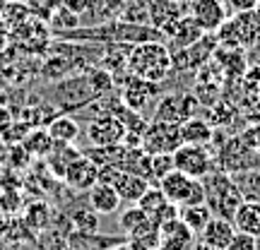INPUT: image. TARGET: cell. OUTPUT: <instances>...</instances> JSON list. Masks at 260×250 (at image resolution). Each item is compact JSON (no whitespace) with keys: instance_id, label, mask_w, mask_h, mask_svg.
Instances as JSON below:
<instances>
[{"instance_id":"1","label":"cell","mask_w":260,"mask_h":250,"mask_svg":"<svg viewBox=\"0 0 260 250\" xmlns=\"http://www.w3.org/2000/svg\"><path fill=\"white\" fill-rule=\"evenodd\" d=\"M174 70L171 48L164 41H145L128 51V73L147 82L161 84Z\"/></svg>"},{"instance_id":"2","label":"cell","mask_w":260,"mask_h":250,"mask_svg":"<svg viewBox=\"0 0 260 250\" xmlns=\"http://www.w3.org/2000/svg\"><path fill=\"white\" fill-rule=\"evenodd\" d=\"M205 186V202L212 209L214 217L222 219H234L236 209L241 207L243 195L239 190V186L234 183L232 173L226 171H212L203 178Z\"/></svg>"},{"instance_id":"3","label":"cell","mask_w":260,"mask_h":250,"mask_svg":"<svg viewBox=\"0 0 260 250\" xmlns=\"http://www.w3.org/2000/svg\"><path fill=\"white\" fill-rule=\"evenodd\" d=\"M219 46L226 48H248L253 44H258L260 39V24L258 19L253 17V10L251 12H236L232 19H226L219 31L214 34Z\"/></svg>"},{"instance_id":"4","label":"cell","mask_w":260,"mask_h":250,"mask_svg":"<svg viewBox=\"0 0 260 250\" xmlns=\"http://www.w3.org/2000/svg\"><path fill=\"white\" fill-rule=\"evenodd\" d=\"M159 190L164 193L171 204L176 207H188V204H200L205 202V186L203 181H195V178H188L186 173L181 171H171L157 183Z\"/></svg>"},{"instance_id":"5","label":"cell","mask_w":260,"mask_h":250,"mask_svg":"<svg viewBox=\"0 0 260 250\" xmlns=\"http://www.w3.org/2000/svg\"><path fill=\"white\" fill-rule=\"evenodd\" d=\"M183 145L181 139V125L176 123H161L152 121L142 135V149L152 154H174L178 147Z\"/></svg>"},{"instance_id":"6","label":"cell","mask_w":260,"mask_h":250,"mask_svg":"<svg viewBox=\"0 0 260 250\" xmlns=\"http://www.w3.org/2000/svg\"><path fill=\"white\" fill-rule=\"evenodd\" d=\"M219 48V41L214 34H205L200 41H195L186 48H178V51H171V63H174V70L178 73H186V70H200L207 65L210 58H214Z\"/></svg>"},{"instance_id":"7","label":"cell","mask_w":260,"mask_h":250,"mask_svg":"<svg viewBox=\"0 0 260 250\" xmlns=\"http://www.w3.org/2000/svg\"><path fill=\"white\" fill-rule=\"evenodd\" d=\"M200 106H203L200 99L193 96V94H178V92L164 94V96L159 99L157 109H154V121L181 125L183 121L193 118Z\"/></svg>"},{"instance_id":"8","label":"cell","mask_w":260,"mask_h":250,"mask_svg":"<svg viewBox=\"0 0 260 250\" xmlns=\"http://www.w3.org/2000/svg\"><path fill=\"white\" fill-rule=\"evenodd\" d=\"M174 157V168L186 173L188 178L203 181L207 173H212L214 159L207 147H198V145H181V147L171 154Z\"/></svg>"},{"instance_id":"9","label":"cell","mask_w":260,"mask_h":250,"mask_svg":"<svg viewBox=\"0 0 260 250\" xmlns=\"http://www.w3.org/2000/svg\"><path fill=\"white\" fill-rule=\"evenodd\" d=\"M125 135H128L125 125H123L121 118L113 116V113H96L92 121L87 123V139H89L92 147L123 145Z\"/></svg>"},{"instance_id":"10","label":"cell","mask_w":260,"mask_h":250,"mask_svg":"<svg viewBox=\"0 0 260 250\" xmlns=\"http://www.w3.org/2000/svg\"><path fill=\"white\" fill-rule=\"evenodd\" d=\"M188 15L205 29V34H217L219 27L226 22V5L222 0H190Z\"/></svg>"},{"instance_id":"11","label":"cell","mask_w":260,"mask_h":250,"mask_svg":"<svg viewBox=\"0 0 260 250\" xmlns=\"http://www.w3.org/2000/svg\"><path fill=\"white\" fill-rule=\"evenodd\" d=\"M161 34H164V39L171 41V51H178V48H186L195 41H200L205 37V29L186 12L178 19H174L171 24H167L161 29Z\"/></svg>"},{"instance_id":"12","label":"cell","mask_w":260,"mask_h":250,"mask_svg":"<svg viewBox=\"0 0 260 250\" xmlns=\"http://www.w3.org/2000/svg\"><path fill=\"white\" fill-rule=\"evenodd\" d=\"M157 92H159V84L147 82V80L135 77V75H128L125 84L121 87V96L118 99L123 101V106H128L133 111H142L149 103V99L157 96Z\"/></svg>"},{"instance_id":"13","label":"cell","mask_w":260,"mask_h":250,"mask_svg":"<svg viewBox=\"0 0 260 250\" xmlns=\"http://www.w3.org/2000/svg\"><path fill=\"white\" fill-rule=\"evenodd\" d=\"M63 181H65V186L77 190V193H89L99 183V166L89 157H84V152H82V157L68 168Z\"/></svg>"},{"instance_id":"14","label":"cell","mask_w":260,"mask_h":250,"mask_svg":"<svg viewBox=\"0 0 260 250\" xmlns=\"http://www.w3.org/2000/svg\"><path fill=\"white\" fill-rule=\"evenodd\" d=\"M159 248L157 250H193L195 233L188 229L181 219H171L164 226H159Z\"/></svg>"},{"instance_id":"15","label":"cell","mask_w":260,"mask_h":250,"mask_svg":"<svg viewBox=\"0 0 260 250\" xmlns=\"http://www.w3.org/2000/svg\"><path fill=\"white\" fill-rule=\"evenodd\" d=\"M236 236V226L232 219H222V217H212L210 224L205 226V231L200 233V241L210 250H226L229 243Z\"/></svg>"},{"instance_id":"16","label":"cell","mask_w":260,"mask_h":250,"mask_svg":"<svg viewBox=\"0 0 260 250\" xmlns=\"http://www.w3.org/2000/svg\"><path fill=\"white\" fill-rule=\"evenodd\" d=\"M87 202H89V209L94 214H102V217H109V214H116L121 209V195L116 193V188L109 186V183H96V186L87 193Z\"/></svg>"},{"instance_id":"17","label":"cell","mask_w":260,"mask_h":250,"mask_svg":"<svg viewBox=\"0 0 260 250\" xmlns=\"http://www.w3.org/2000/svg\"><path fill=\"white\" fill-rule=\"evenodd\" d=\"M149 27H154L157 31L171 24L174 19H178L181 15L188 12V5L174 3V0H149Z\"/></svg>"},{"instance_id":"18","label":"cell","mask_w":260,"mask_h":250,"mask_svg":"<svg viewBox=\"0 0 260 250\" xmlns=\"http://www.w3.org/2000/svg\"><path fill=\"white\" fill-rule=\"evenodd\" d=\"M214 137V128L210 121L205 118H188V121L181 123V139L183 145H198V147H207Z\"/></svg>"},{"instance_id":"19","label":"cell","mask_w":260,"mask_h":250,"mask_svg":"<svg viewBox=\"0 0 260 250\" xmlns=\"http://www.w3.org/2000/svg\"><path fill=\"white\" fill-rule=\"evenodd\" d=\"M232 222L239 233H248L253 238H260V202L243 200Z\"/></svg>"},{"instance_id":"20","label":"cell","mask_w":260,"mask_h":250,"mask_svg":"<svg viewBox=\"0 0 260 250\" xmlns=\"http://www.w3.org/2000/svg\"><path fill=\"white\" fill-rule=\"evenodd\" d=\"M80 157H82V152L75 149L73 145H53V152L46 157L48 159V168L53 171V176L56 178H65L68 168L73 166Z\"/></svg>"},{"instance_id":"21","label":"cell","mask_w":260,"mask_h":250,"mask_svg":"<svg viewBox=\"0 0 260 250\" xmlns=\"http://www.w3.org/2000/svg\"><path fill=\"white\" fill-rule=\"evenodd\" d=\"M212 217H214V214H212V209L207 207V202L188 204V207H181V212H178V219L186 224L195 236L205 231V226L210 224V219H212Z\"/></svg>"},{"instance_id":"22","label":"cell","mask_w":260,"mask_h":250,"mask_svg":"<svg viewBox=\"0 0 260 250\" xmlns=\"http://www.w3.org/2000/svg\"><path fill=\"white\" fill-rule=\"evenodd\" d=\"M48 135L53 139V145H73L80 135V125L70 116H58L48 123Z\"/></svg>"},{"instance_id":"23","label":"cell","mask_w":260,"mask_h":250,"mask_svg":"<svg viewBox=\"0 0 260 250\" xmlns=\"http://www.w3.org/2000/svg\"><path fill=\"white\" fill-rule=\"evenodd\" d=\"M234 183L239 186L243 200H251V202H260V171L248 168V171H239L232 173Z\"/></svg>"},{"instance_id":"24","label":"cell","mask_w":260,"mask_h":250,"mask_svg":"<svg viewBox=\"0 0 260 250\" xmlns=\"http://www.w3.org/2000/svg\"><path fill=\"white\" fill-rule=\"evenodd\" d=\"M24 152L31 154V157H39V159H46L51 152H53V139L48 135V130H34L29 132L24 137Z\"/></svg>"},{"instance_id":"25","label":"cell","mask_w":260,"mask_h":250,"mask_svg":"<svg viewBox=\"0 0 260 250\" xmlns=\"http://www.w3.org/2000/svg\"><path fill=\"white\" fill-rule=\"evenodd\" d=\"M24 224L31 231H44L51 224V209L46 202H31L24 212Z\"/></svg>"},{"instance_id":"26","label":"cell","mask_w":260,"mask_h":250,"mask_svg":"<svg viewBox=\"0 0 260 250\" xmlns=\"http://www.w3.org/2000/svg\"><path fill=\"white\" fill-rule=\"evenodd\" d=\"M171 171H174V157H171V154H152V157H149V166H147L149 183H152V181L159 183V181L167 176V173H171Z\"/></svg>"},{"instance_id":"27","label":"cell","mask_w":260,"mask_h":250,"mask_svg":"<svg viewBox=\"0 0 260 250\" xmlns=\"http://www.w3.org/2000/svg\"><path fill=\"white\" fill-rule=\"evenodd\" d=\"M167 202H169V200L164 197V193L159 190V186H149L147 193L140 197L138 207H140V209H142L145 214H147V217H154V214H157Z\"/></svg>"},{"instance_id":"28","label":"cell","mask_w":260,"mask_h":250,"mask_svg":"<svg viewBox=\"0 0 260 250\" xmlns=\"http://www.w3.org/2000/svg\"><path fill=\"white\" fill-rule=\"evenodd\" d=\"M29 12H31V10H29L24 3L15 0V3H8L5 8L0 10V17H3V22H5L10 29H15V27H19L22 22H27Z\"/></svg>"},{"instance_id":"29","label":"cell","mask_w":260,"mask_h":250,"mask_svg":"<svg viewBox=\"0 0 260 250\" xmlns=\"http://www.w3.org/2000/svg\"><path fill=\"white\" fill-rule=\"evenodd\" d=\"M147 219L149 217L140 209L138 204H128V207L121 212V217H118V226H121L123 231H125V236H128V233H133L140 224H145Z\"/></svg>"},{"instance_id":"30","label":"cell","mask_w":260,"mask_h":250,"mask_svg":"<svg viewBox=\"0 0 260 250\" xmlns=\"http://www.w3.org/2000/svg\"><path fill=\"white\" fill-rule=\"evenodd\" d=\"M149 0H130V5L123 12V22L130 24H147L149 27Z\"/></svg>"},{"instance_id":"31","label":"cell","mask_w":260,"mask_h":250,"mask_svg":"<svg viewBox=\"0 0 260 250\" xmlns=\"http://www.w3.org/2000/svg\"><path fill=\"white\" fill-rule=\"evenodd\" d=\"M226 250H258V238H253L248 233H239L234 236V241L229 243V248Z\"/></svg>"},{"instance_id":"32","label":"cell","mask_w":260,"mask_h":250,"mask_svg":"<svg viewBox=\"0 0 260 250\" xmlns=\"http://www.w3.org/2000/svg\"><path fill=\"white\" fill-rule=\"evenodd\" d=\"M258 5V0H232L234 12H251Z\"/></svg>"},{"instance_id":"33","label":"cell","mask_w":260,"mask_h":250,"mask_svg":"<svg viewBox=\"0 0 260 250\" xmlns=\"http://www.w3.org/2000/svg\"><path fill=\"white\" fill-rule=\"evenodd\" d=\"M8 37H10V27L3 22V17H0V51H3L5 44H8Z\"/></svg>"},{"instance_id":"34","label":"cell","mask_w":260,"mask_h":250,"mask_svg":"<svg viewBox=\"0 0 260 250\" xmlns=\"http://www.w3.org/2000/svg\"><path fill=\"white\" fill-rule=\"evenodd\" d=\"M113 250H147V248H142V245H138V243H133V241H125V243H118Z\"/></svg>"},{"instance_id":"35","label":"cell","mask_w":260,"mask_h":250,"mask_svg":"<svg viewBox=\"0 0 260 250\" xmlns=\"http://www.w3.org/2000/svg\"><path fill=\"white\" fill-rule=\"evenodd\" d=\"M253 17L258 19V24H260V3H258V5H255V8H253Z\"/></svg>"},{"instance_id":"36","label":"cell","mask_w":260,"mask_h":250,"mask_svg":"<svg viewBox=\"0 0 260 250\" xmlns=\"http://www.w3.org/2000/svg\"><path fill=\"white\" fill-rule=\"evenodd\" d=\"M174 3H181V5H188L190 0H174Z\"/></svg>"},{"instance_id":"37","label":"cell","mask_w":260,"mask_h":250,"mask_svg":"<svg viewBox=\"0 0 260 250\" xmlns=\"http://www.w3.org/2000/svg\"><path fill=\"white\" fill-rule=\"evenodd\" d=\"M258 44H260V39H258Z\"/></svg>"},{"instance_id":"38","label":"cell","mask_w":260,"mask_h":250,"mask_svg":"<svg viewBox=\"0 0 260 250\" xmlns=\"http://www.w3.org/2000/svg\"><path fill=\"white\" fill-rule=\"evenodd\" d=\"M10 250H15V248H10Z\"/></svg>"}]
</instances>
